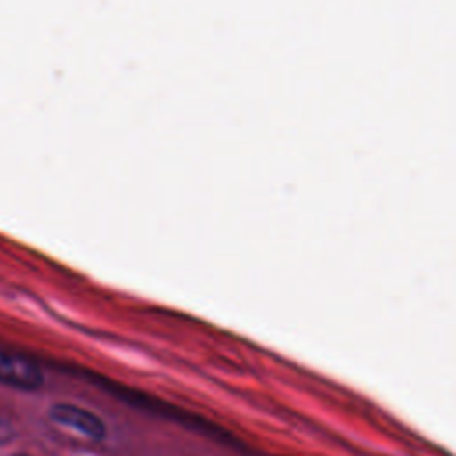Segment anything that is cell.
<instances>
[{
  "label": "cell",
  "mask_w": 456,
  "mask_h": 456,
  "mask_svg": "<svg viewBox=\"0 0 456 456\" xmlns=\"http://www.w3.org/2000/svg\"><path fill=\"white\" fill-rule=\"evenodd\" d=\"M48 417L52 419V422L73 429L91 440H102L105 436V424L102 422V419L80 406L69 404V403H57L48 410Z\"/></svg>",
  "instance_id": "cell-2"
},
{
  "label": "cell",
  "mask_w": 456,
  "mask_h": 456,
  "mask_svg": "<svg viewBox=\"0 0 456 456\" xmlns=\"http://www.w3.org/2000/svg\"><path fill=\"white\" fill-rule=\"evenodd\" d=\"M0 383L18 390H37L45 383V374L25 354L0 347Z\"/></svg>",
  "instance_id": "cell-1"
},
{
  "label": "cell",
  "mask_w": 456,
  "mask_h": 456,
  "mask_svg": "<svg viewBox=\"0 0 456 456\" xmlns=\"http://www.w3.org/2000/svg\"><path fill=\"white\" fill-rule=\"evenodd\" d=\"M12 438H14V429H12V426H11L4 417H0V447H2V445H7Z\"/></svg>",
  "instance_id": "cell-3"
}]
</instances>
